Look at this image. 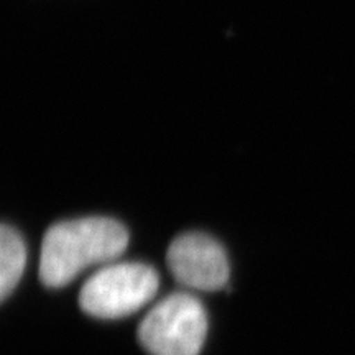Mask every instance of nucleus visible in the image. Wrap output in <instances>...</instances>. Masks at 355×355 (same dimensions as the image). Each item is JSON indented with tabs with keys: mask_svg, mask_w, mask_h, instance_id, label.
<instances>
[{
	"mask_svg": "<svg viewBox=\"0 0 355 355\" xmlns=\"http://www.w3.org/2000/svg\"><path fill=\"white\" fill-rule=\"evenodd\" d=\"M128 245V232L109 217H83L58 222L46 230L40 259V278L48 288H61L89 266L110 263Z\"/></svg>",
	"mask_w": 355,
	"mask_h": 355,
	"instance_id": "1",
	"label": "nucleus"
},
{
	"mask_svg": "<svg viewBox=\"0 0 355 355\" xmlns=\"http://www.w3.org/2000/svg\"><path fill=\"white\" fill-rule=\"evenodd\" d=\"M26 265V247L21 235L10 225L0 229V298L6 301L12 295Z\"/></svg>",
	"mask_w": 355,
	"mask_h": 355,
	"instance_id": "5",
	"label": "nucleus"
},
{
	"mask_svg": "<svg viewBox=\"0 0 355 355\" xmlns=\"http://www.w3.org/2000/svg\"><path fill=\"white\" fill-rule=\"evenodd\" d=\"M207 334V314L188 293H173L146 314L139 340L152 355H199Z\"/></svg>",
	"mask_w": 355,
	"mask_h": 355,
	"instance_id": "3",
	"label": "nucleus"
},
{
	"mask_svg": "<svg viewBox=\"0 0 355 355\" xmlns=\"http://www.w3.org/2000/svg\"><path fill=\"white\" fill-rule=\"evenodd\" d=\"M158 286L159 277L153 266L137 261L110 263L84 283L79 304L89 316L125 318L150 303Z\"/></svg>",
	"mask_w": 355,
	"mask_h": 355,
	"instance_id": "2",
	"label": "nucleus"
},
{
	"mask_svg": "<svg viewBox=\"0 0 355 355\" xmlns=\"http://www.w3.org/2000/svg\"><path fill=\"white\" fill-rule=\"evenodd\" d=\"M166 263L176 282L191 290L217 291L229 282L225 250L206 234L189 232L176 237L168 248Z\"/></svg>",
	"mask_w": 355,
	"mask_h": 355,
	"instance_id": "4",
	"label": "nucleus"
}]
</instances>
